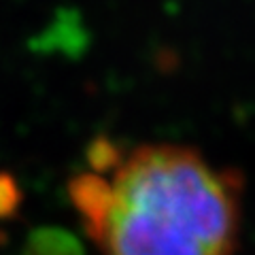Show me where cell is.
Masks as SVG:
<instances>
[{
	"instance_id": "3",
	"label": "cell",
	"mask_w": 255,
	"mask_h": 255,
	"mask_svg": "<svg viewBox=\"0 0 255 255\" xmlns=\"http://www.w3.org/2000/svg\"><path fill=\"white\" fill-rule=\"evenodd\" d=\"M19 206V189L13 177L0 172V219L9 217Z\"/></svg>"
},
{
	"instance_id": "1",
	"label": "cell",
	"mask_w": 255,
	"mask_h": 255,
	"mask_svg": "<svg viewBox=\"0 0 255 255\" xmlns=\"http://www.w3.org/2000/svg\"><path fill=\"white\" fill-rule=\"evenodd\" d=\"M245 177L174 142L98 138L68 198L102 255H234Z\"/></svg>"
},
{
	"instance_id": "2",
	"label": "cell",
	"mask_w": 255,
	"mask_h": 255,
	"mask_svg": "<svg viewBox=\"0 0 255 255\" xmlns=\"http://www.w3.org/2000/svg\"><path fill=\"white\" fill-rule=\"evenodd\" d=\"M70 236L55 232V230H41L30 236L23 255H81Z\"/></svg>"
}]
</instances>
